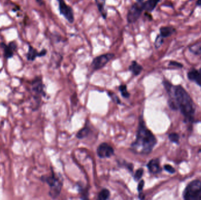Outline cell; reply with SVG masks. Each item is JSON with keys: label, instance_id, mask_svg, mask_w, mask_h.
I'll return each mask as SVG.
<instances>
[{"label": "cell", "instance_id": "1", "mask_svg": "<svg viewBox=\"0 0 201 200\" xmlns=\"http://www.w3.org/2000/svg\"><path fill=\"white\" fill-rule=\"evenodd\" d=\"M163 85L169 95L168 104L173 110H179L187 121H192L195 112V106L192 98L181 85L174 86L164 79Z\"/></svg>", "mask_w": 201, "mask_h": 200}, {"label": "cell", "instance_id": "2", "mask_svg": "<svg viewBox=\"0 0 201 200\" xmlns=\"http://www.w3.org/2000/svg\"><path fill=\"white\" fill-rule=\"evenodd\" d=\"M157 143L155 136L147 129L144 120L140 119L136 139L131 145V150L139 154H148L153 151Z\"/></svg>", "mask_w": 201, "mask_h": 200}, {"label": "cell", "instance_id": "3", "mask_svg": "<svg viewBox=\"0 0 201 200\" xmlns=\"http://www.w3.org/2000/svg\"><path fill=\"white\" fill-rule=\"evenodd\" d=\"M184 200H201V182L196 180L189 182L183 193Z\"/></svg>", "mask_w": 201, "mask_h": 200}, {"label": "cell", "instance_id": "4", "mask_svg": "<svg viewBox=\"0 0 201 200\" xmlns=\"http://www.w3.org/2000/svg\"><path fill=\"white\" fill-rule=\"evenodd\" d=\"M41 180L47 182L50 187L49 195L52 198H57L61 193L62 182L55 177L54 173L51 176H42Z\"/></svg>", "mask_w": 201, "mask_h": 200}, {"label": "cell", "instance_id": "5", "mask_svg": "<svg viewBox=\"0 0 201 200\" xmlns=\"http://www.w3.org/2000/svg\"><path fill=\"white\" fill-rule=\"evenodd\" d=\"M30 92L33 100H35L38 105V103L40 102L41 96L44 95V85L41 78H37L32 81L31 86Z\"/></svg>", "mask_w": 201, "mask_h": 200}, {"label": "cell", "instance_id": "6", "mask_svg": "<svg viewBox=\"0 0 201 200\" xmlns=\"http://www.w3.org/2000/svg\"><path fill=\"white\" fill-rule=\"evenodd\" d=\"M114 57L115 55L111 53L99 55L94 59L91 63L92 67L94 70H99L105 67Z\"/></svg>", "mask_w": 201, "mask_h": 200}, {"label": "cell", "instance_id": "7", "mask_svg": "<svg viewBox=\"0 0 201 200\" xmlns=\"http://www.w3.org/2000/svg\"><path fill=\"white\" fill-rule=\"evenodd\" d=\"M143 11L142 4L135 3L129 8L127 14V21L130 24L135 22L140 17Z\"/></svg>", "mask_w": 201, "mask_h": 200}, {"label": "cell", "instance_id": "8", "mask_svg": "<svg viewBox=\"0 0 201 200\" xmlns=\"http://www.w3.org/2000/svg\"><path fill=\"white\" fill-rule=\"evenodd\" d=\"M59 4V10L60 12L62 15L64 17V18L67 21L72 24L74 21V15H73V8L65 2L64 0H57Z\"/></svg>", "mask_w": 201, "mask_h": 200}, {"label": "cell", "instance_id": "9", "mask_svg": "<svg viewBox=\"0 0 201 200\" xmlns=\"http://www.w3.org/2000/svg\"><path fill=\"white\" fill-rule=\"evenodd\" d=\"M98 156L101 158H109L114 154L113 148L106 143H103L98 147L97 150Z\"/></svg>", "mask_w": 201, "mask_h": 200}, {"label": "cell", "instance_id": "10", "mask_svg": "<svg viewBox=\"0 0 201 200\" xmlns=\"http://www.w3.org/2000/svg\"><path fill=\"white\" fill-rule=\"evenodd\" d=\"M187 77L189 80L201 87V67L199 69H192L187 73Z\"/></svg>", "mask_w": 201, "mask_h": 200}, {"label": "cell", "instance_id": "11", "mask_svg": "<svg viewBox=\"0 0 201 200\" xmlns=\"http://www.w3.org/2000/svg\"><path fill=\"white\" fill-rule=\"evenodd\" d=\"M147 167L149 172L153 174H158L162 171L160 167V163L158 158H154L149 161V162L147 164Z\"/></svg>", "mask_w": 201, "mask_h": 200}, {"label": "cell", "instance_id": "12", "mask_svg": "<svg viewBox=\"0 0 201 200\" xmlns=\"http://www.w3.org/2000/svg\"><path fill=\"white\" fill-rule=\"evenodd\" d=\"M160 2V0H148L142 4L143 11L151 13L154 11Z\"/></svg>", "mask_w": 201, "mask_h": 200}, {"label": "cell", "instance_id": "13", "mask_svg": "<svg viewBox=\"0 0 201 200\" xmlns=\"http://www.w3.org/2000/svg\"><path fill=\"white\" fill-rule=\"evenodd\" d=\"M177 32V30L172 26H164L160 28L159 34L164 38H168Z\"/></svg>", "mask_w": 201, "mask_h": 200}, {"label": "cell", "instance_id": "14", "mask_svg": "<svg viewBox=\"0 0 201 200\" xmlns=\"http://www.w3.org/2000/svg\"><path fill=\"white\" fill-rule=\"evenodd\" d=\"M4 56L6 58H10L13 56V52L17 48L15 43H11L8 46L4 45Z\"/></svg>", "mask_w": 201, "mask_h": 200}, {"label": "cell", "instance_id": "15", "mask_svg": "<svg viewBox=\"0 0 201 200\" xmlns=\"http://www.w3.org/2000/svg\"><path fill=\"white\" fill-rule=\"evenodd\" d=\"M129 70L133 73L135 76H138L143 70V67L137 63L135 61H132L131 65L129 67Z\"/></svg>", "mask_w": 201, "mask_h": 200}, {"label": "cell", "instance_id": "16", "mask_svg": "<svg viewBox=\"0 0 201 200\" xmlns=\"http://www.w3.org/2000/svg\"><path fill=\"white\" fill-rule=\"evenodd\" d=\"M95 1L100 14H101L103 18L106 19L107 17V11L105 8V0H95Z\"/></svg>", "mask_w": 201, "mask_h": 200}, {"label": "cell", "instance_id": "17", "mask_svg": "<svg viewBox=\"0 0 201 200\" xmlns=\"http://www.w3.org/2000/svg\"><path fill=\"white\" fill-rule=\"evenodd\" d=\"M189 52L195 55L201 56V43H195L189 47Z\"/></svg>", "mask_w": 201, "mask_h": 200}, {"label": "cell", "instance_id": "18", "mask_svg": "<svg viewBox=\"0 0 201 200\" xmlns=\"http://www.w3.org/2000/svg\"><path fill=\"white\" fill-rule=\"evenodd\" d=\"M37 56H38V52H37L36 49L33 48L31 47H30L29 49H28V54H27L28 60L31 61H34V60H35V59L37 58Z\"/></svg>", "mask_w": 201, "mask_h": 200}, {"label": "cell", "instance_id": "19", "mask_svg": "<svg viewBox=\"0 0 201 200\" xmlns=\"http://www.w3.org/2000/svg\"><path fill=\"white\" fill-rule=\"evenodd\" d=\"M90 129L88 127H85L81 129L79 132L77 133V137L79 139L85 138L90 133Z\"/></svg>", "mask_w": 201, "mask_h": 200}, {"label": "cell", "instance_id": "20", "mask_svg": "<svg viewBox=\"0 0 201 200\" xmlns=\"http://www.w3.org/2000/svg\"><path fill=\"white\" fill-rule=\"evenodd\" d=\"M110 196V191L108 189H103L98 194V199L100 200H107Z\"/></svg>", "mask_w": 201, "mask_h": 200}, {"label": "cell", "instance_id": "21", "mask_svg": "<svg viewBox=\"0 0 201 200\" xmlns=\"http://www.w3.org/2000/svg\"><path fill=\"white\" fill-rule=\"evenodd\" d=\"M164 38L162 36H161L160 34L157 35L155 38L154 45L156 49H159L164 43Z\"/></svg>", "mask_w": 201, "mask_h": 200}, {"label": "cell", "instance_id": "22", "mask_svg": "<svg viewBox=\"0 0 201 200\" xmlns=\"http://www.w3.org/2000/svg\"><path fill=\"white\" fill-rule=\"evenodd\" d=\"M119 90L121 92V95L122 96L125 98H128L130 96V94L129 93L128 91H127V86L125 85H121L119 87Z\"/></svg>", "mask_w": 201, "mask_h": 200}, {"label": "cell", "instance_id": "23", "mask_svg": "<svg viewBox=\"0 0 201 200\" xmlns=\"http://www.w3.org/2000/svg\"><path fill=\"white\" fill-rule=\"evenodd\" d=\"M168 137L171 141L173 143H175L177 145H179V135L178 134L176 133H172L169 134Z\"/></svg>", "mask_w": 201, "mask_h": 200}, {"label": "cell", "instance_id": "24", "mask_svg": "<svg viewBox=\"0 0 201 200\" xmlns=\"http://www.w3.org/2000/svg\"><path fill=\"white\" fill-rule=\"evenodd\" d=\"M143 174H144V170L142 169H139L138 170H136V171L135 172V175H134V180L136 182L140 180L143 175Z\"/></svg>", "mask_w": 201, "mask_h": 200}, {"label": "cell", "instance_id": "25", "mask_svg": "<svg viewBox=\"0 0 201 200\" xmlns=\"http://www.w3.org/2000/svg\"><path fill=\"white\" fill-rule=\"evenodd\" d=\"M168 65L170 66V67H178V68H182L183 67V64H182L181 63L175 61H170L169 62Z\"/></svg>", "mask_w": 201, "mask_h": 200}, {"label": "cell", "instance_id": "26", "mask_svg": "<svg viewBox=\"0 0 201 200\" xmlns=\"http://www.w3.org/2000/svg\"><path fill=\"white\" fill-rule=\"evenodd\" d=\"M164 169L171 174H174L175 173V169L172 166H171V165L169 164L165 165Z\"/></svg>", "mask_w": 201, "mask_h": 200}, {"label": "cell", "instance_id": "27", "mask_svg": "<svg viewBox=\"0 0 201 200\" xmlns=\"http://www.w3.org/2000/svg\"><path fill=\"white\" fill-rule=\"evenodd\" d=\"M109 95H110V97H111L113 99V100L115 102L118 103V104L120 103V100L119 99V98L118 97V96L112 93H109Z\"/></svg>", "mask_w": 201, "mask_h": 200}, {"label": "cell", "instance_id": "28", "mask_svg": "<svg viewBox=\"0 0 201 200\" xmlns=\"http://www.w3.org/2000/svg\"><path fill=\"white\" fill-rule=\"evenodd\" d=\"M144 185H145V182L144 180H141L140 182L138 184V191L139 192H141L142 191L144 187Z\"/></svg>", "mask_w": 201, "mask_h": 200}, {"label": "cell", "instance_id": "29", "mask_svg": "<svg viewBox=\"0 0 201 200\" xmlns=\"http://www.w3.org/2000/svg\"><path fill=\"white\" fill-rule=\"evenodd\" d=\"M47 54V51L45 49H44L42 51H41L40 53H38V56L41 57V56H45Z\"/></svg>", "mask_w": 201, "mask_h": 200}, {"label": "cell", "instance_id": "30", "mask_svg": "<svg viewBox=\"0 0 201 200\" xmlns=\"http://www.w3.org/2000/svg\"><path fill=\"white\" fill-rule=\"evenodd\" d=\"M196 6H201V0H197L196 2Z\"/></svg>", "mask_w": 201, "mask_h": 200}, {"label": "cell", "instance_id": "31", "mask_svg": "<svg viewBox=\"0 0 201 200\" xmlns=\"http://www.w3.org/2000/svg\"><path fill=\"white\" fill-rule=\"evenodd\" d=\"M136 1H137V2H138V3L142 4V3L144 2V0H136Z\"/></svg>", "mask_w": 201, "mask_h": 200}, {"label": "cell", "instance_id": "32", "mask_svg": "<svg viewBox=\"0 0 201 200\" xmlns=\"http://www.w3.org/2000/svg\"><path fill=\"white\" fill-rule=\"evenodd\" d=\"M189 1H191V0H189Z\"/></svg>", "mask_w": 201, "mask_h": 200}]
</instances>
